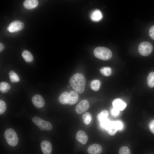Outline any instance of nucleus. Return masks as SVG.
I'll return each instance as SVG.
<instances>
[{"label": "nucleus", "instance_id": "obj_16", "mask_svg": "<svg viewBox=\"0 0 154 154\" xmlns=\"http://www.w3.org/2000/svg\"><path fill=\"white\" fill-rule=\"evenodd\" d=\"M102 16L100 11L98 10L94 11L91 14L90 18L94 21H98L102 18Z\"/></svg>", "mask_w": 154, "mask_h": 154}, {"label": "nucleus", "instance_id": "obj_14", "mask_svg": "<svg viewBox=\"0 0 154 154\" xmlns=\"http://www.w3.org/2000/svg\"><path fill=\"white\" fill-rule=\"evenodd\" d=\"M38 1L36 0H27L23 3L24 7L27 9H31L36 7L38 4Z\"/></svg>", "mask_w": 154, "mask_h": 154}, {"label": "nucleus", "instance_id": "obj_24", "mask_svg": "<svg viewBox=\"0 0 154 154\" xmlns=\"http://www.w3.org/2000/svg\"><path fill=\"white\" fill-rule=\"evenodd\" d=\"M101 73L103 75L106 76H110L112 74L111 68L108 67H104L101 68L100 70Z\"/></svg>", "mask_w": 154, "mask_h": 154}, {"label": "nucleus", "instance_id": "obj_1", "mask_svg": "<svg viewBox=\"0 0 154 154\" xmlns=\"http://www.w3.org/2000/svg\"><path fill=\"white\" fill-rule=\"evenodd\" d=\"M70 85L75 91L79 94L84 91L86 84V79L82 74L77 73L74 74L69 80Z\"/></svg>", "mask_w": 154, "mask_h": 154}, {"label": "nucleus", "instance_id": "obj_7", "mask_svg": "<svg viewBox=\"0 0 154 154\" xmlns=\"http://www.w3.org/2000/svg\"><path fill=\"white\" fill-rule=\"evenodd\" d=\"M32 102L33 105L37 108L43 107L45 104V101L43 98L39 94L34 96L32 98Z\"/></svg>", "mask_w": 154, "mask_h": 154}, {"label": "nucleus", "instance_id": "obj_19", "mask_svg": "<svg viewBox=\"0 0 154 154\" xmlns=\"http://www.w3.org/2000/svg\"><path fill=\"white\" fill-rule=\"evenodd\" d=\"M90 85L91 88L93 90L97 91H98L100 88L101 82L98 80H94L91 81Z\"/></svg>", "mask_w": 154, "mask_h": 154}, {"label": "nucleus", "instance_id": "obj_32", "mask_svg": "<svg viewBox=\"0 0 154 154\" xmlns=\"http://www.w3.org/2000/svg\"><path fill=\"white\" fill-rule=\"evenodd\" d=\"M149 127L151 131L154 134V119L150 122L149 124Z\"/></svg>", "mask_w": 154, "mask_h": 154}, {"label": "nucleus", "instance_id": "obj_5", "mask_svg": "<svg viewBox=\"0 0 154 154\" xmlns=\"http://www.w3.org/2000/svg\"><path fill=\"white\" fill-rule=\"evenodd\" d=\"M24 27L23 23L18 20H15L10 23L7 29L10 32L13 33L21 30Z\"/></svg>", "mask_w": 154, "mask_h": 154}, {"label": "nucleus", "instance_id": "obj_6", "mask_svg": "<svg viewBox=\"0 0 154 154\" xmlns=\"http://www.w3.org/2000/svg\"><path fill=\"white\" fill-rule=\"evenodd\" d=\"M89 108L88 102L83 100L80 102L76 106L75 110L78 114H81L86 111Z\"/></svg>", "mask_w": 154, "mask_h": 154}, {"label": "nucleus", "instance_id": "obj_10", "mask_svg": "<svg viewBox=\"0 0 154 154\" xmlns=\"http://www.w3.org/2000/svg\"><path fill=\"white\" fill-rule=\"evenodd\" d=\"M102 151L101 146L98 144H94L90 145L87 149L89 154H100Z\"/></svg>", "mask_w": 154, "mask_h": 154}, {"label": "nucleus", "instance_id": "obj_26", "mask_svg": "<svg viewBox=\"0 0 154 154\" xmlns=\"http://www.w3.org/2000/svg\"><path fill=\"white\" fill-rule=\"evenodd\" d=\"M119 154H131L130 151L127 147L123 146L119 149Z\"/></svg>", "mask_w": 154, "mask_h": 154}, {"label": "nucleus", "instance_id": "obj_3", "mask_svg": "<svg viewBox=\"0 0 154 154\" xmlns=\"http://www.w3.org/2000/svg\"><path fill=\"white\" fill-rule=\"evenodd\" d=\"M4 137L8 144L11 146L16 145L18 142V138L16 133L12 129L9 128L4 133Z\"/></svg>", "mask_w": 154, "mask_h": 154}, {"label": "nucleus", "instance_id": "obj_2", "mask_svg": "<svg viewBox=\"0 0 154 154\" xmlns=\"http://www.w3.org/2000/svg\"><path fill=\"white\" fill-rule=\"evenodd\" d=\"M94 54L97 58L103 60H107L112 56V53L109 48L104 47H98L94 50Z\"/></svg>", "mask_w": 154, "mask_h": 154}, {"label": "nucleus", "instance_id": "obj_27", "mask_svg": "<svg viewBox=\"0 0 154 154\" xmlns=\"http://www.w3.org/2000/svg\"><path fill=\"white\" fill-rule=\"evenodd\" d=\"M6 109V105L5 103L3 101L0 100V114H1L5 111Z\"/></svg>", "mask_w": 154, "mask_h": 154}, {"label": "nucleus", "instance_id": "obj_4", "mask_svg": "<svg viewBox=\"0 0 154 154\" xmlns=\"http://www.w3.org/2000/svg\"><path fill=\"white\" fill-rule=\"evenodd\" d=\"M153 46L149 42L144 41L139 44L138 48L139 53L142 56H146L150 54L153 50Z\"/></svg>", "mask_w": 154, "mask_h": 154}, {"label": "nucleus", "instance_id": "obj_31", "mask_svg": "<svg viewBox=\"0 0 154 154\" xmlns=\"http://www.w3.org/2000/svg\"><path fill=\"white\" fill-rule=\"evenodd\" d=\"M116 121L118 130H122L123 127V125L122 123L120 121Z\"/></svg>", "mask_w": 154, "mask_h": 154}, {"label": "nucleus", "instance_id": "obj_9", "mask_svg": "<svg viewBox=\"0 0 154 154\" xmlns=\"http://www.w3.org/2000/svg\"><path fill=\"white\" fill-rule=\"evenodd\" d=\"M40 147L42 151L44 154H50L51 152L52 146L49 141L44 140L40 144Z\"/></svg>", "mask_w": 154, "mask_h": 154}, {"label": "nucleus", "instance_id": "obj_21", "mask_svg": "<svg viewBox=\"0 0 154 154\" xmlns=\"http://www.w3.org/2000/svg\"><path fill=\"white\" fill-rule=\"evenodd\" d=\"M92 115L89 112H86L82 116V120L84 123L86 125L89 124L91 121Z\"/></svg>", "mask_w": 154, "mask_h": 154}, {"label": "nucleus", "instance_id": "obj_25", "mask_svg": "<svg viewBox=\"0 0 154 154\" xmlns=\"http://www.w3.org/2000/svg\"><path fill=\"white\" fill-rule=\"evenodd\" d=\"M108 114V112L107 110H103L98 114L97 116V119L100 121L107 118Z\"/></svg>", "mask_w": 154, "mask_h": 154}, {"label": "nucleus", "instance_id": "obj_28", "mask_svg": "<svg viewBox=\"0 0 154 154\" xmlns=\"http://www.w3.org/2000/svg\"><path fill=\"white\" fill-rule=\"evenodd\" d=\"M110 121L107 118H106L100 121V125L104 129H106L109 124Z\"/></svg>", "mask_w": 154, "mask_h": 154}, {"label": "nucleus", "instance_id": "obj_18", "mask_svg": "<svg viewBox=\"0 0 154 154\" xmlns=\"http://www.w3.org/2000/svg\"><path fill=\"white\" fill-rule=\"evenodd\" d=\"M22 56L23 59L27 62H31L33 60V56L31 52L27 50L23 51Z\"/></svg>", "mask_w": 154, "mask_h": 154}, {"label": "nucleus", "instance_id": "obj_12", "mask_svg": "<svg viewBox=\"0 0 154 154\" xmlns=\"http://www.w3.org/2000/svg\"><path fill=\"white\" fill-rule=\"evenodd\" d=\"M76 139L83 144H85L87 142L88 138L86 133L82 130H79L77 132L76 135Z\"/></svg>", "mask_w": 154, "mask_h": 154}, {"label": "nucleus", "instance_id": "obj_23", "mask_svg": "<svg viewBox=\"0 0 154 154\" xmlns=\"http://www.w3.org/2000/svg\"><path fill=\"white\" fill-rule=\"evenodd\" d=\"M9 74L10 81L11 82H17L20 81L19 77L13 71H10Z\"/></svg>", "mask_w": 154, "mask_h": 154}, {"label": "nucleus", "instance_id": "obj_8", "mask_svg": "<svg viewBox=\"0 0 154 154\" xmlns=\"http://www.w3.org/2000/svg\"><path fill=\"white\" fill-rule=\"evenodd\" d=\"M113 108L118 110L123 111L126 107V103L120 98H116L114 99L112 102Z\"/></svg>", "mask_w": 154, "mask_h": 154}, {"label": "nucleus", "instance_id": "obj_33", "mask_svg": "<svg viewBox=\"0 0 154 154\" xmlns=\"http://www.w3.org/2000/svg\"><path fill=\"white\" fill-rule=\"evenodd\" d=\"M4 47L3 44L1 43H0V52H2L4 49Z\"/></svg>", "mask_w": 154, "mask_h": 154}, {"label": "nucleus", "instance_id": "obj_13", "mask_svg": "<svg viewBox=\"0 0 154 154\" xmlns=\"http://www.w3.org/2000/svg\"><path fill=\"white\" fill-rule=\"evenodd\" d=\"M38 126L39 128L42 130L49 131L52 129V126L49 122L43 120L41 119Z\"/></svg>", "mask_w": 154, "mask_h": 154}, {"label": "nucleus", "instance_id": "obj_20", "mask_svg": "<svg viewBox=\"0 0 154 154\" xmlns=\"http://www.w3.org/2000/svg\"><path fill=\"white\" fill-rule=\"evenodd\" d=\"M11 88L9 84L5 82H1L0 84V90L2 93H5L8 92Z\"/></svg>", "mask_w": 154, "mask_h": 154}, {"label": "nucleus", "instance_id": "obj_17", "mask_svg": "<svg viewBox=\"0 0 154 154\" xmlns=\"http://www.w3.org/2000/svg\"><path fill=\"white\" fill-rule=\"evenodd\" d=\"M69 93L67 92H62L58 98V100L60 103L66 104L68 103Z\"/></svg>", "mask_w": 154, "mask_h": 154}, {"label": "nucleus", "instance_id": "obj_11", "mask_svg": "<svg viewBox=\"0 0 154 154\" xmlns=\"http://www.w3.org/2000/svg\"><path fill=\"white\" fill-rule=\"evenodd\" d=\"M108 133L110 135L113 136L116 134L118 129L116 121H111L106 129Z\"/></svg>", "mask_w": 154, "mask_h": 154}, {"label": "nucleus", "instance_id": "obj_30", "mask_svg": "<svg viewBox=\"0 0 154 154\" xmlns=\"http://www.w3.org/2000/svg\"><path fill=\"white\" fill-rule=\"evenodd\" d=\"M149 34L150 37L154 40V25L152 26L150 29Z\"/></svg>", "mask_w": 154, "mask_h": 154}, {"label": "nucleus", "instance_id": "obj_15", "mask_svg": "<svg viewBox=\"0 0 154 154\" xmlns=\"http://www.w3.org/2000/svg\"><path fill=\"white\" fill-rule=\"evenodd\" d=\"M78 96L76 92L71 90L69 93L68 104L70 105L75 104L77 101Z\"/></svg>", "mask_w": 154, "mask_h": 154}, {"label": "nucleus", "instance_id": "obj_29", "mask_svg": "<svg viewBox=\"0 0 154 154\" xmlns=\"http://www.w3.org/2000/svg\"><path fill=\"white\" fill-rule=\"evenodd\" d=\"M111 113L113 116L116 117L119 114L120 111L113 108L111 110Z\"/></svg>", "mask_w": 154, "mask_h": 154}, {"label": "nucleus", "instance_id": "obj_22", "mask_svg": "<svg viewBox=\"0 0 154 154\" xmlns=\"http://www.w3.org/2000/svg\"><path fill=\"white\" fill-rule=\"evenodd\" d=\"M148 85L150 88L154 87V72H152L149 74L147 78Z\"/></svg>", "mask_w": 154, "mask_h": 154}]
</instances>
